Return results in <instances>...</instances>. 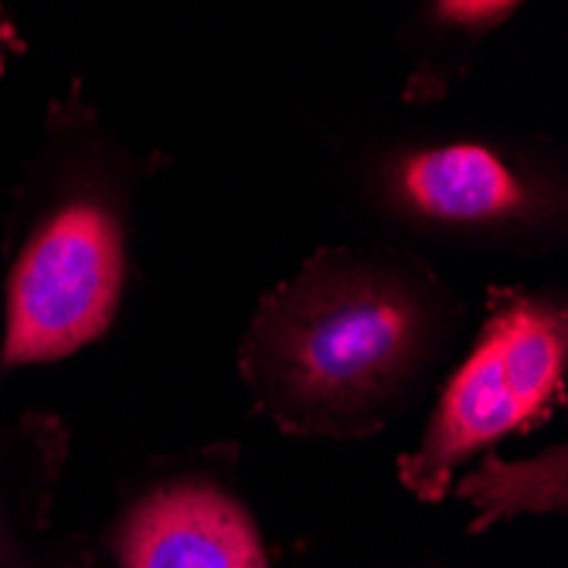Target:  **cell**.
<instances>
[{
	"label": "cell",
	"instance_id": "obj_8",
	"mask_svg": "<svg viewBox=\"0 0 568 568\" xmlns=\"http://www.w3.org/2000/svg\"><path fill=\"white\" fill-rule=\"evenodd\" d=\"M0 568H38V561L28 555V548L18 541L8 514H4V504H0Z\"/></svg>",
	"mask_w": 568,
	"mask_h": 568
},
{
	"label": "cell",
	"instance_id": "obj_4",
	"mask_svg": "<svg viewBox=\"0 0 568 568\" xmlns=\"http://www.w3.org/2000/svg\"><path fill=\"white\" fill-rule=\"evenodd\" d=\"M382 204L443 232H525L561 219V184L521 153L480 140L398 150L378 168Z\"/></svg>",
	"mask_w": 568,
	"mask_h": 568
},
{
	"label": "cell",
	"instance_id": "obj_6",
	"mask_svg": "<svg viewBox=\"0 0 568 568\" xmlns=\"http://www.w3.org/2000/svg\"><path fill=\"white\" fill-rule=\"evenodd\" d=\"M459 494L477 507V528L518 518V514H545L565 507V446H551L531 459H484L459 484Z\"/></svg>",
	"mask_w": 568,
	"mask_h": 568
},
{
	"label": "cell",
	"instance_id": "obj_1",
	"mask_svg": "<svg viewBox=\"0 0 568 568\" xmlns=\"http://www.w3.org/2000/svg\"><path fill=\"white\" fill-rule=\"evenodd\" d=\"M449 321V296L419 263L331 248L263 300L242 344V378L283 429L357 439L405 405Z\"/></svg>",
	"mask_w": 568,
	"mask_h": 568
},
{
	"label": "cell",
	"instance_id": "obj_3",
	"mask_svg": "<svg viewBox=\"0 0 568 568\" xmlns=\"http://www.w3.org/2000/svg\"><path fill=\"white\" fill-rule=\"evenodd\" d=\"M126 283V225L102 191L59 201L28 235L8 276L0 365L62 361L116 321Z\"/></svg>",
	"mask_w": 568,
	"mask_h": 568
},
{
	"label": "cell",
	"instance_id": "obj_2",
	"mask_svg": "<svg viewBox=\"0 0 568 568\" xmlns=\"http://www.w3.org/2000/svg\"><path fill=\"white\" fill-rule=\"evenodd\" d=\"M565 300L558 293H497L416 453L398 463L405 487L419 500H439L470 456L551 416L565 392Z\"/></svg>",
	"mask_w": 568,
	"mask_h": 568
},
{
	"label": "cell",
	"instance_id": "obj_7",
	"mask_svg": "<svg viewBox=\"0 0 568 568\" xmlns=\"http://www.w3.org/2000/svg\"><path fill=\"white\" fill-rule=\"evenodd\" d=\"M514 11H518V4H480V0H467V4H436L433 8L436 21H443L449 28H459V31H474V34H484V31L497 28Z\"/></svg>",
	"mask_w": 568,
	"mask_h": 568
},
{
	"label": "cell",
	"instance_id": "obj_5",
	"mask_svg": "<svg viewBox=\"0 0 568 568\" xmlns=\"http://www.w3.org/2000/svg\"><path fill=\"white\" fill-rule=\"evenodd\" d=\"M120 568H270L252 514L212 480L143 494L116 531Z\"/></svg>",
	"mask_w": 568,
	"mask_h": 568
}]
</instances>
